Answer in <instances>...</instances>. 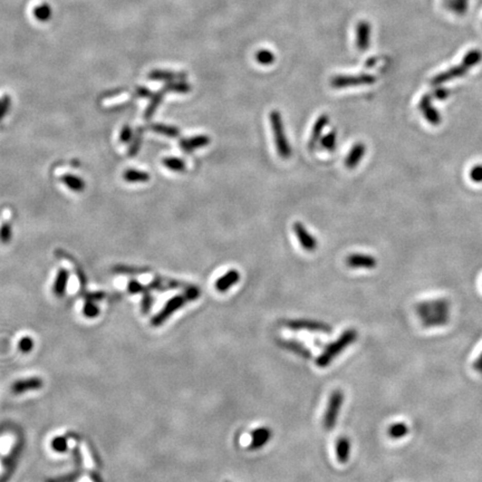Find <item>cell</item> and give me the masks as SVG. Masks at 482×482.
Returning <instances> with one entry per match:
<instances>
[{"label":"cell","instance_id":"1","mask_svg":"<svg viewBox=\"0 0 482 482\" xmlns=\"http://www.w3.org/2000/svg\"><path fill=\"white\" fill-rule=\"evenodd\" d=\"M358 332L355 331L354 328H348L346 331L343 333L340 337L336 340L335 342L331 343V344L327 345L326 348L324 349L318 358L316 360V364L319 367H326L328 364L337 358V356L344 351V349L348 346H351L353 343L358 338Z\"/></svg>","mask_w":482,"mask_h":482},{"label":"cell","instance_id":"2","mask_svg":"<svg viewBox=\"0 0 482 482\" xmlns=\"http://www.w3.org/2000/svg\"><path fill=\"white\" fill-rule=\"evenodd\" d=\"M272 131L274 135V141L277 149V153L281 158H289L292 156V147H290L288 137L286 135L285 127H283L282 117L279 111H272L269 115Z\"/></svg>","mask_w":482,"mask_h":482},{"label":"cell","instance_id":"3","mask_svg":"<svg viewBox=\"0 0 482 482\" xmlns=\"http://www.w3.org/2000/svg\"><path fill=\"white\" fill-rule=\"evenodd\" d=\"M481 58H482V55H481V52L479 50L469 51L468 54L466 55V57L463 58V61H462V63L459 66H455V67H452V68L448 69L443 73H441V74L437 75L432 79L431 84L432 85H441V84H443L445 82L451 81V79H453V78H458V77L463 76L465 74H467V72L469 69H470L471 67H473V66H475L481 61Z\"/></svg>","mask_w":482,"mask_h":482},{"label":"cell","instance_id":"4","mask_svg":"<svg viewBox=\"0 0 482 482\" xmlns=\"http://www.w3.org/2000/svg\"><path fill=\"white\" fill-rule=\"evenodd\" d=\"M344 402V393L342 389H334L329 395L328 404L324 415V427L326 431H332L337 423V418Z\"/></svg>","mask_w":482,"mask_h":482},{"label":"cell","instance_id":"5","mask_svg":"<svg viewBox=\"0 0 482 482\" xmlns=\"http://www.w3.org/2000/svg\"><path fill=\"white\" fill-rule=\"evenodd\" d=\"M282 325L292 329L295 332L306 331L310 333H324V334H331L332 327L324 322L319 320H313V319H286L282 322Z\"/></svg>","mask_w":482,"mask_h":482},{"label":"cell","instance_id":"6","mask_svg":"<svg viewBox=\"0 0 482 482\" xmlns=\"http://www.w3.org/2000/svg\"><path fill=\"white\" fill-rule=\"evenodd\" d=\"M375 82V77L369 74L337 75L331 79V85L334 88H345L351 86H361V85H372Z\"/></svg>","mask_w":482,"mask_h":482},{"label":"cell","instance_id":"7","mask_svg":"<svg viewBox=\"0 0 482 482\" xmlns=\"http://www.w3.org/2000/svg\"><path fill=\"white\" fill-rule=\"evenodd\" d=\"M187 301H190L189 298H188V296L186 294H183V295H180V296H175L173 297L172 299H170L168 302H167V305L164 306V308L161 310L160 313H158L153 319H152L151 322V324L153 325V326H160L162 325L164 322H166L169 317L172 315L175 310L177 309H180L181 307L184 306V304H186Z\"/></svg>","mask_w":482,"mask_h":482},{"label":"cell","instance_id":"8","mask_svg":"<svg viewBox=\"0 0 482 482\" xmlns=\"http://www.w3.org/2000/svg\"><path fill=\"white\" fill-rule=\"evenodd\" d=\"M293 230L302 249L307 253H314L317 249V240L313 235H310L307 228L301 222L296 221L293 224Z\"/></svg>","mask_w":482,"mask_h":482},{"label":"cell","instance_id":"9","mask_svg":"<svg viewBox=\"0 0 482 482\" xmlns=\"http://www.w3.org/2000/svg\"><path fill=\"white\" fill-rule=\"evenodd\" d=\"M345 263L352 269H374L378 266V260L367 254H351L346 257Z\"/></svg>","mask_w":482,"mask_h":482},{"label":"cell","instance_id":"10","mask_svg":"<svg viewBox=\"0 0 482 482\" xmlns=\"http://www.w3.org/2000/svg\"><path fill=\"white\" fill-rule=\"evenodd\" d=\"M329 122V117L327 114H322L317 118L314 123V127L310 132V136L308 140V150L313 152L317 147L319 145L320 138L323 137V132H324L326 125Z\"/></svg>","mask_w":482,"mask_h":482},{"label":"cell","instance_id":"11","mask_svg":"<svg viewBox=\"0 0 482 482\" xmlns=\"http://www.w3.org/2000/svg\"><path fill=\"white\" fill-rule=\"evenodd\" d=\"M419 110L421 113L423 114L425 120L432 124L433 127H438L441 123V116L439 112L434 109L432 105V96L431 95H424L421 98L419 103Z\"/></svg>","mask_w":482,"mask_h":482},{"label":"cell","instance_id":"12","mask_svg":"<svg viewBox=\"0 0 482 482\" xmlns=\"http://www.w3.org/2000/svg\"><path fill=\"white\" fill-rule=\"evenodd\" d=\"M278 345L282 348L286 349V351L293 353L297 356H299L301 359L309 360L312 358V353H310L309 349L302 344V343L292 340V338H280L278 340Z\"/></svg>","mask_w":482,"mask_h":482},{"label":"cell","instance_id":"13","mask_svg":"<svg viewBox=\"0 0 482 482\" xmlns=\"http://www.w3.org/2000/svg\"><path fill=\"white\" fill-rule=\"evenodd\" d=\"M273 437V432L270 427L260 426L257 427L252 433V441L249 443V450H259L263 445L267 444Z\"/></svg>","mask_w":482,"mask_h":482},{"label":"cell","instance_id":"14","mask_svg":"<svg viewBox=\"0 0 482 482\" xmlns=\"http://www.w3.org/2000/svg\"><path fill=\"white\" fill-rule=\"evenodd\" d=\"M366 153V145L363 142H356L347 153L344 164L348 170H353L361 163L363 156Z\"/></svg>","mask_w":482,"mask_h":482},{"label":"cell","instance_id":"15","mask_svg":"<svg viewBox=\"0 0 482 482\" xmlns=\"http://www.w3.org/2000/svg\"><path fill=\"white\" fill-rule=\"evenodd\" d=\"M43 385H44V383L42 379L29 378V379L16 381L11 386V391L15 394H23L27 391H34V389L42 388Z\"/></svg>","mask_w":482,"mask_h":482},{"label":"cell","instance_id":"16","mask_svg":"<svg viewBox=\"0 0 482 482\" xmlns=\"http://www.w3.org/2000/svg\"><path fill=\"white\" fill-rule=\"evenodd\" d=\"M239 280H240L239 272L236 269H231L216 281L215 286L218 292L224 293V292H227V290H229L231 287H234Z\"/></svg>","mask_w":482,"mask_h":482},{"label":"cell","instance_id":"17","mask_svg":"<svg viewBox=\"0 0 482 482\" xmlns=\"http://www.w3.org/2000/svg\"><path fill=\"white\" fill-rule=\"evenodd\" d=\"M371 39V26L366 22H361L356 27V44L360 50H366Z\"/></svg>","mask_w":482,"mask_h":482},{"label":"cell","instance_id":"18","mask_svg":"<svg viewBox=\"0 0 482 482\" xmlns=\"http://www.w3.org/2000/svg\"><path fill=\"white\" fill-rule=\"evenodd\" d=\"M209 143L210 137L208 135H197L189 138H183V140L180 141V147L184 152L191 153V152L197 149L207 147Z\"/></svg>","mask_w":482,"mask_h":482},{"label":"cell","instance_id":"19","mask_svg":"<svg viewBox=\"0 0 482 482\" xmlns=\"http://www.w3.org/2000/svg\"><path fill=\"white\" fill-rule=\"evenodd\" d=\"M351 454V441L346 437H341L336 441V457L341 463H346Z\"/></svg>","mask_w":482,"mask_h":482},{"label":"cell","instance_id":"20","mask_svg":"<svg viewBox=\"0 0 482 482\" xmlns=\"http://www.w3.org/2000/svg\"><path fill=\"white\" fill-rule=\"evenodd\" d=\"M149 77L154 79V81L172 82L174 81V79L186 78V74H183V73H172V72H166V70H153L152 73H150Z\"/></svg>","mask_w":482,"mask_h":482},{"label":"cell","instance_id":"21","mask_svg":"<svg viewBox=\"0 0 482 482\" xmlns=\"http://www.w3.org/2000/svg\"><path fill=\"white\" fill-rule=\"evenodd\" d=\"M67 281H68V273L66 272L65 269L59 270V273L57 275V278L54 285V293L56 296L62 297L66 290V286H67Z\"/></svg>","mask_w":482,"mask_h":482},{"label":"cell","instance_id":"22","mask_svg":"<svg viewBox=\"0 0 482 482\" xmlns=\"http://www.w3.org/2000/svg\"><path fill=\"white\" fill-rule=\"evenodd\" d=\"M336 143H337V135H336V131L333 130L320 138L319 147L327 152H333L336 148Z\"/></svg>","mask_w":482,"mask_h":482},{"label":"cell","instance_id":"23","mask_svg":"<svg viewBox=\"0 0 482 482\" xmlns=\"http://www.w3.org/2000/svg\"><path fill=\"white\" fill-rule=\"evenodd\" d=\"M407 433H408V427L405 423H403V422H399V423L392 424L388 427L389 438H392L394 440L404 438Z\"/></svg>","mask_w":482,"mask_h":482},{"label":"cell","instance_id":"24","mask_svg":"<svg viewBox=\"0 0 482 482\" xmlns=\"http://www.w3.org/2000/svg\"><path fill=\"white\" fill-rule=\"evenodd\" d=\"M163 164L171 171H175V172H184L187 169V164L181 158L177 157H167L163 160Z\"/></svg>","mask_w":482,"mask_h":482},{"label":"cell","instance_id":"25","mask_svg":"<svg viewBox=\"0 0 482 482\" xmlns=\"http://www.w3.org/2000/svg\"><path fill=\"white\" fill-rule=\"evenodd\" d=\"M34 16L39 22H47L51 16L50 7L47 4L38 5L34 8Z\"/></svg>","mask_w":482,"mask_h":482},{"label":"cell","instance_id":"26","mask_svg":"<svg viewBox=\"0 0 482 482\" xmlns=\"http://www.w3.org/2000/svg\"><path fill=\"white\" fill-rule=\"evenodd\" d=\"M63 182L67 186L69 189L74 190V191H83L85 183L82 179L75 176V175H65L62 177Z\"/></svg>","mask_w":482,"mask_h":482},{"label":"cell","instance_id":"27","mask_svg":"<svg viewBox=\"0 0 482 482\" xmlns=\"http://www.w3.org/2000/svg\"><path fill=\"white\" fill-rule=\"evenodd\" d=\"M256 61L260 65H272L275 62V55L268 49H261L256 52Z\"/></svg>","mask_w":482,"mask_h":482},{"label":"cell","instance_id":"28","mask_svg":"<svg viewBox=\"0 0 482 482\" xmlns=\"http://www.w3.org/2000/svg\"><path fill=\"white\" fill-rule=\"evenodd\" d=\"M125 180H128L130 182H145L149 181V174L140 172V171L136 170H129L124 173Z\"/></svg>","mask_w":482,"mask_h":482},{"label":"cell","instance_id":"29","mask_svg":"<svg viewBox=\"0 0 482 482\" xmlns=\"http://www.w3.org/2000/svg\"><path fill=\"white\" fill-rule=\"evenodd\" d=\"M190 85L184 82H169L164 87V92H176V93H188L190 92Z\"/></svg>","mask_w":482,"mask_h":482},{"label":"cell","instance_id":"30","mask_svg":"<svg viewBox=\"0 0 482 482\" xmlns=\"http://www.w3.org/2000/svg\"><path fill=\"white\" fill-rule=\"evenodd\" d=\"M153 129H154V131L158 132V133L164 134V135L170 136V137H176V136H179V134H180V131L177 130L176 128H173V127H166V125H155V127H153Z\"/></svg>","mask_w":482,"mask_h":482},{"label":"cell","instance_id":"31","mask_svg":"<svg viewBox=\"0 0 482 482\" xmlns=\"http://www.w3.org/2000/svg\"><path fill=\"white\" fill-rule=\"evenodd\" d=\"M67 447V439L65 437H57L51 441V448L57 452H65Z\"/></svg>","mask_w":482,"mask_h":482},{"label":"cell","instance_id":"32","mask_svg":"<svg viewBox=\"0 0 482 482\" xmlns=\"http://www.w3.org/2000/svg\"><path fill=\"white\" fill-rule=\"evenodd\" d=\"M467 3H468V0H448L449 7H450L453 11L459 12V14L466 11Z\"/></svg>","mask_w":482,"mask_h":482},{"label":"cell","instance_id":"33","mask_svg":"<svg viewBox=\"0 0 482 482\" xmlns=\"http://www.w3.org/2000/svg\"><path fill=\"white\" fill-rule=\"evenodd\" d=\"M100 313V309L91 299L86 301L84 306V315L86 317H95Z\"/></svg>","mask_w":482,"mask_h":482},{"label":"cell","instance_id":"34","mask_svg":"<svg viewBox=\"0 0 482 482\" xmlns=\"http://www.w3.org/2000/svg\"><path fill=\"white\" fill-rule=\"evenodd\" d=\"M32 347H34V341L29 336H25V337L19 341V349L23 353H29Z\"/></svg>","mask_w":482,"mask_h":482},{"label":"cell","instance_id":"35","mask_svg":"<svg viewBox=\"0 0 482 482\" xmlns=\"http://www.w3.org/2000/svg\"><path fill=\"white\" fill-rule=\"evenodd\" d=\"M470 179L471 181L475 183H481L482 182V164H478V166L473 167L470 170Z\"/></svg>","mask_w":482,"mask_h":482},{"label":"cell","instance_id":"36","mask_svg":"<svg viewBox=\"0 0 482 482\" xmlns=\"http://www.w3.org/2000/svg\"><path fill=\"white\" fill-rule=\"evenodd\" d=\"M163 93H164V90H163V92H158V93H157V94H155V95L153 96V98H152V103L150 104L149 110H148V112H147V115H148L147 117H149V115H150L151 113H153V112H154V110L156 109L157 105L160 104V102L162 101V96H163Z\"/></svg>","mask_w":482,"mask_h":482},{"label":"cell","instance_id":"37","mask_svg":"<svg viewBox=\"0 0 482 482\" xmlns=\"http://www.w3.org/2000/svg\"><path fill=\"white\" fill-rule=\"evenodd\" d=\"M11 238V227L9 224H4L0 229V241L3 243H7Z\"/></svg>","mask_w":482,"mask_h":482},{"label":"cell","instance_id":"38","mask_svg":"<svg viewBox=\"0 0 482 482\" xmlns=\"http://www.w3.org/2000/svg\"><path fill=\"white\" fill-rule=\"evenodd\" d=\"M449 95H450V91L448 88H437L433 92V96L437 100H445Z\"/></svg>","mask_w":482,"mask_h":482},{"label":"cell","instance_id":"39","mask_svg":"<svg viewBox=\"0 0 482 482\" xmlns=\"http://www.w3.org/2000/svg\"><path fill=\"white\" fill-rule=\"evenodd\" d=\"M9 104H10V98L8 96H5L4 100L0 101V118H3V116L7 113Z\"/></svg>","mask_w":482,"mask_h":482},{"label":"cell","instance_id":"40","mask_svg":"<svg viewBox=\"0 0 482 482\" xmlns=\"http://www.w3.org/2000/svg\"><path fill=\"white\" fill-rule=\"evenodd\" d=\"M147 289V288H144L142 285H140V283H138L137 281H131L129 283V290L131 293H140V292H144V290Z\"/></svg>","mask_w":482,"mask_h":482},{"label":"cell","instance_id":"41","mask_svg":"<svg viewBox=\"0 0 482 482\" xmlns=\"http://www.w3.org/2000/svg\"><path fill=\"white\" fill-rule=\"evenodd\" d=\"M151 304H152V298H151V297H150L149 295H147V296H145L144 298H143V304H142V310H143V313H144V314H147V313L149 312V310H150Z\"/></svg>","mask_w":482,"mask_h":482},{"label":"cell","instance_id":"42","mask_svg":"<svg viewBox=\"0 0 482 482\" xmlns=\"http://www.w3.org/2000/svg\"><path fill=\"white\" fill-rule=\"evenodd\" d=\"M131 135H132V132H131V129L129 127H124L123 131H122V133H121V141L123 142H128L130 138H131Z\"/></svg>","mask_w":482,"mask_h":482},{"label":"cell","instance_id":"43","mask_svg":"<svg viewBox=\"0 0 482 482\" xmlns=\"http://www.w3.org/2000/svg\"><path fill=\"white\" fill-rule=\"evenodd\" d=\"M473 367H474L475 371L482 374V353L479 355V358L477 359V361L474 362Z\"/></svg>","mask_w":482,"mask_h":482},{"label":"cell","instance_id":"44","mask_svg":"<svg viewBox=\"0 0 482 482\" xmlns=\"http://www.w3.org/2000/svg\"><path fill=\"white\" fill-rule=\"evenodd\" d=\"M138 94L142 96H149L150 92L147 88H138Z\"/></svg>","mask_w":482,"mask_h":482},{"label":"cell","instance_id":"45","mask_svg":"<svg viewBox=\"0 0 482 482\" xmlns=\"http://www.w3.org/2000/svg\"><path fill=\"white\" fill-rule=\"evenodd\" d=\"M227 482H228V481H227Z\"/></svg>","mask_w":482,"mask_h":482}]
</instances>
